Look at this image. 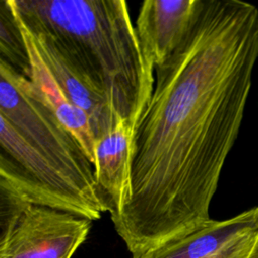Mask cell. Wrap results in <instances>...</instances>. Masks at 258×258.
<instances>
[{
	"label": "cell",
	"instance_id": "6da1fadb",
	"mask_svg": "<svg viewBox=\"0 0 258 258\" xmlns=\"http://www.w3.org/2000/svg\"><path fill=\"white\" fill-rule=\"evenodd\" d=\"M258 58V8L202 0L180 45L156 66L133 135L128 196L111 221L132 256L212 221L210 205L238 137Z\"/></svg>",
	"mask_w": 258,
	"mask_h": 258
},
{
	"label": "cell",
	"instance_id": "7a4b0ae2",
	"mask_svg": "<svg viewBox=\"0 0 258 258\" xmlns=\"http://www.w3.org/2000/svg\"><path fill=\"white\" fill-rule=\"evenodd\" d=\"M30 29L45 33L135 128L154 88V63L124 0H9Z\"/></svg>",
	"mask_w": 258,
	"mask_h": 258
},
{
	"label": "cell",
	"instance_id": "3957f363",
	"mask_svg": "<svg viewBox=\"0 0 258 258\" xmlns=\"http://www.w3.org/2000/svg\"><path fill=\"white\" fill-rule=\"evenodd\" d=\"M0 116L6 118L73 183L100 201L94 166L78 140L51 111L32 82L2 60Z\"/></svg>",
	"mask_w": 258,
	"mask_h": 258
},
{
	"label": "cell",
	"instance_id": "277c9868",
	"mask_svg": "<svg viewBox=\"0 0 258 258\" xmlns=\"http://www.w3.org/2000/svg\"><path fill=\"white\" fill-rule=\"evenodd\" d=\"M0 181L34 206L67 212L92 222L105 212L100 201L66 177L3 116H0Z\"/></svg>",
	"mask_w": 258,
	"mask_h": 258
},
{
	"label": "cell",
	"instance_id": "5b68a950",
	"mask_svg": "<svg viewBox=\"0 0 258 258\" xmlns=\"http://www.w3.org/2000/svg\"><path fill=\"white\" fill-rule=\"evenodd\" d=\"M91 227L92 221L85 218L29 205L0 235V258H72Z\"/></svg>",
	"mask_w": 258,
	"mask_h": 258
},
{
	"label": "cell",
	"instance_id": "8992f818",
	"mask_svg": "<svg viewBox=\"0 0 258 258\" xmlns=\"http://www.w3.org/2000/svg\"><path fill=\"white\" fill-rule=\"evenodd\" d=\"M27 28L57 84L70 101L88 116L96 140L109 133L121 119L114 113L105 97L45 33Z\"/></svg>",
	"mask_w": 258,
	"mask_h": 258
},
{
	"label": "cell",
	"instance_id": "52a82bcc",
	"mask_svg": "<svg viewBox=\"0 0 258 258\" xmlns=\"http://www.w3.org/2000/svg\"><path fill=\"white\" fill-rule=\"evenodd\" d=\"M202 0H145L136 29L154 68L163 63L188 34Z\"/></svg>",
	"mask_w": 258,
	"mask_h": 258
},
{
	"label": "cell",
	"instance_id": "ba28073f",
	"mask_svg": "<svg viewBox=\"0 0 258 258\" xmlns=\"http://www.w3.org/2000/svg\"><path fill=\"white\" fill-rule=\"evenodd\" d=\"M134 128L120 120L95 146L94 177L98 197L110 218L116 217L129 191Z\"/></svg>",
	"mask_w": 258,
	"mask_h": 258
},
{
	"label": "cell",
	"instance_id": "9c48e42d",
	"mask_svg": "<svg viewBox=\"0 0 258 258\" xmlns=\"http://www.w3.org/2000/svg\"><path fill=\"white\" fill-rule=\"evenodd\" d=\"M10 6L12 8L13 14L26 44L30 62L29 80L38 89L41 97L51 109V111L78 140L89 160L94 166L95 146L97 140L92 130L88 116L83 110L75 106L67 97L60 86L51 75L44 60L42 59L34 42L32 33L19 18L18 14L16 13L11 4Z\"/></svg>",
	"mask_w": 258,
	"mask_h": 258
},
{
	"label": "cell",
	"instance_id": "30bf717a",
	"mask_svg": "<svg viewBox=\"0 0 258 258\" xmlns=\"http://www.w3.org/2000/svg\"><path fill=\"white\" fill-rule=\"evenodd\" d=\"M256 227V207L223 221L213 220L200 229L174 238L132 258H206Z\"/></svg>",
	"mask_w": 258,
	"mask_h": 258
},
{
	"label": "cell",
	"instance_id": "8fae6325",
	"mask_svg": "<svg viewBox=\"0 0 258 258\" xmlns=\"http://www.w3.org/2000/svg\"><path fill=\"white\" fill-rule=\"evenodd\" d=\"M0 60L30 79L26 44L8 0H0Z\"/></svg>",
	"mask_w": 258,
	"mask_h": 258
},
{
	"label": "cell",
	"instance_id": "7c38bea8",
	"mask_svg": "<svg viewBox=\"0 0 258 258\" xmlns=\"http://www.w3.org/2000/svg\"><path fill=\"white\" fill-rule=\"evenodd\" d=\"M256 227L220 252L206 258H249L254 243Z\"/></svg>",
	"mask_w": 258,
	"mask_h": 258
},
{
	"label": "cell",
	"instance_id": "4fadbf2b",
	"mask_svg": "<svg viewBox=\"0 0 258 258\" xmlns=\"http://www.w3.org/2000/svg\"><path fill=\"white\" fill-rule=\"evenodd\" d=\"M249 258H258V206L256 207V233Z\"/></svg>",
	"mask_w": 258,
	"mask_h": 258
}]
</instances>
